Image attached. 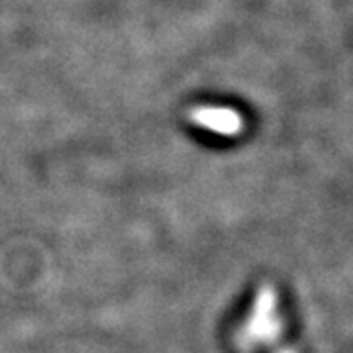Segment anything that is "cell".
Masks as SVG:
<instances>
[{
  "instance_id": "6da1fadb",
  "label": "cell",
  "mask_w": 353,
  "mask_h": 353,
  "mask_svg": "<svg viewBox=\"0 0 353 353\" xmlns=\"http://www.w3.org/2000/svg\"><path fill=\"white\" fill-rule=\"evenodd\" d=\"M201 122L216 132L230 134L238 130V116L230 112H201Z\"/></svg>"
}]
</instances>
